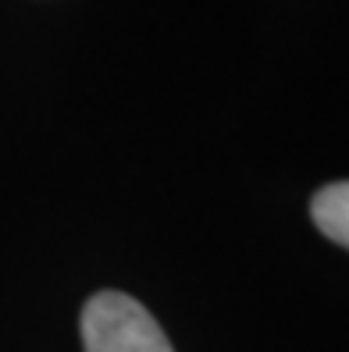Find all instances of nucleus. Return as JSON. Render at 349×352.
Here are the masks:
<instances>
[{
  "label": "nucleus",
  "mask_w": 349,
  "mask_h": 352,
  "mask_svg": "<svg viewBox=\"0 0 349 352\" xmlns=\"http://www.w3.org/2000/svg\"><path fill=\"white\" fill-rule=\"evenodd\" d=\"M86 352H175L147 306L125 292H96L82 309Z\"/></svg>",
  "instance_id": "1"
},
{
  "label": "nucleus",
  "mask_w": 349,
  "mask_h": 352,
  "mask_svg": "<svg viewBox=\"0 0 349 352\" xmlns=\"http://www.w3.org/2000/svg\"><path fill=\"white\" fill-rule=\"evenodd\" d=\"M310 217L328 239L349 250V182L324 185L310 203Z\"/></svg>",
  "instance_id": "2"
}]
</instances>
